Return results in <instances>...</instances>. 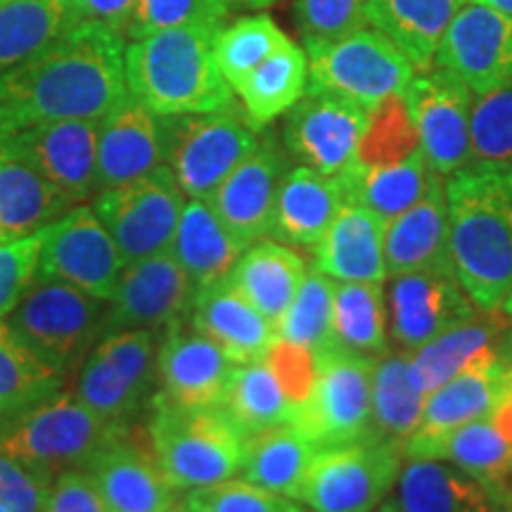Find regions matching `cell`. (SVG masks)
Segmentation results:
<instances>
[{
	"label": "cell",
	"mask_w": 512,
	"mask_h": 512,
	"mask_svg": "<svg viewBox=\"0 0 512 512\" xmlns=\"http://www.w3.org/2000/svg\"><path fill=\"white\" fill-rule=\"evenodd\" d=\"M453 268L479 309L512 292V166L472 162L446 176Z\"/></svg>",
	"instance_id": "7a4b0ae2"
},
{
	"label": "cell",
	"mask_w": 512,
	"mask_h": 512,
	"mask_svg": "<svg viewBox=\"0 0 512 512\" xmlns=\"http://www.w3.org/2000/svg\"><path fill=\"white\" fill-rule=\"evenodd\" d=\"M496 354H498V366H501L505 389L512 394V328L498 339Z\"/></svg>",
	"instance_id": "11a10c76"
},
{
	"label": "cell",
	"mask_w": 512,
	"mask_h": 512,
	"mask_svg": "<svg viewBox=\"0 0 512 512\" xmlns=\"http://www.w3.org/2000/svg\"><path fill=\"white\" fill-rule=\"evenodd\" d=\"M427 394L415 382L408 351H387L373 363V408L366 441L406 446L420 425Z\"/></svg>",
	"instance_id": "e575fe53"
},
{
	"label": "cell",
	"mask_w": 512,
	"mask_h": 512,
	"mask_svg": "<svg viewBox=\"0 0 512 512\" xmlns=\"http://www.w3.org/2000/svg\"><path fill=\"white\" fill-rule=\"evenodd\" d=\"M76 207L19 159L0 157V242L27 238Z\"/></svg>",
	"instance_id": "8d00e7d4"
},
{
	"label": "cell",
	"mask_w": 512,
	"mask_h": 512,
	"mask_svg": "<svg viewBox=\"0 0 512 512\" xmlns=\"http://www.w3.org/2000/svg\"><path fill=\"white\" fill-rule=\"evenodd\" d=\"M505 389L496 347L486 349L475 361L467 363L458 375L427 394L420 425L408 437L403 453L406 458H430L434 446L446 434L489 418Z\"/></svg>",
	"instance_id": "ffe728a7"
},
{
	"label": "cell",
	"mask_w": 512,
	"mask_h": 512,
	"mask_svg": "<svg viewBox=\"0 0 512 512\" xmlns=\"http://www.w3.org/2000/svg\"><path fill=\"white\" fill-rule=\"evenodd\" d=\"M159 136L162 164L185 197L204 202L261 143L259 131L235 102L216 112L159 117Z\"/></svg>",
	"instance_id": "8992f818"
},
{
	"label": "cell",
	"mask_w": 512,
	"mask_h": 512,
	"mask_svg": "<svg viewBox=\"0 0 512 512\" xmlns=\"http://www.w3.org/2000/svg\"><path fill=\"white\" fill-rule=\"evenodd\" d=\"M384 226L387 221L370 209L344 202L313 247V268L342 283H384Z\"/></svg>",
	"instance_id": "4316f807"
},
{
	"label": "cell",
	"mask_w": 512,
	"mask_h": 512,
	"mask_svg": "<svg viewBox=\"0 0 512 512\" xmlns=\"http://www.w3.org/2000/svg\"><path fill=\"white\" fill-rule=\"evenodd\" d=\"M223 408L249 437L292 422L297 403L264 356L259 361L235 366Z\"/></svg>",
	"instance_id": "ab89813d"
},
{
	"label": "cell",
	"mask_w": 512,
	"mask_h": 512,
	"mask_svg": "<svg viewBox=\"0 0 512 512\" xmlns=\"http://www.w3.org/2000/svg\"><path fill=\"white\" fill-rule=\"evenodd\" d=\"M88 475L105 512H166L176 503V489L159 470L152 448L128 437L126 430L93 458Z\"/></svg>",
	"instance_id": "603a6c76"
},
{
	"label": "cell",
	"mask_w": 512,
	"mask_h": 512,
	"mask_svg": "<svg viewBox=\"0 0 512 512\" xmlns=\"http://www.w3.org/2000/svg\"><path fill=\"white\" fill-rule=\"evenodd\" d=\"M342 207L337 176H323L299 164L287 171L278 188L271 235L287 245L313 249Z\"/></svg>",
	"instance_id": "f1b7e54d"
},
{
	"label": "cell",
	"mask_w": 512,
	"mask_h": 512,
	"mask_svg": "<svg viewBox=\"0 0 512 512\" xmlns=\"http://www.w3.org/2000/svg\"><path fill=\"white\" fill-rule=\"evenodd\" d=\"M157 370L162 380L159 399L197 411L223 406L235 363L195 328L185 330L181 320L166 328Z\"/></svg>",
	"instance_id": "44dd1931"
},
{
	"label": "cell",
	"mask_w": 512,
	"mask_h": 512,
	"mask_svg": "<svg viewBox=\"0 0 512 512\" xmlns=\"http://www.w3.org/2000/svg\"><path fill=\"white\" fill-rule=\"evenodd\" d=\"M418 145L439 176L470 164V117L475 93L446 69L418 72L403 93Z\"/></svg>",
	"instance_id": "4fadbf2b"
},
{
	"label": "cell",
	"mask_w": 512,
	"mask_h": 512,
	"mask_svg": "<svg viewBox=\"0 0 512 512\" xmlns=\"http://www.w3.org/2000/svg\"><path fill=\"white\" fill-rule=\"evenodd\" d=\"M434 67L456 74L475 95L512 83V15L463 5L446 29Z\"/></svg>",
	"instance_id": "e0dca14e"
},
{
	"label": "cell",
	"mask_w": 512,
	"mask_h": 512,
	"mask_svg": "<svg viewBox=\"0 0 512 512\" xmlns=\"http://www.w3.org/2000/svg\"><path fill=\"white\" fill-rule=\"evenodd\" d=\"M166 512H190L188 508H185V505L183 503H174V505H171V508L169 510H166Z\"/></svg>",
	"instance_id": "94428289"
},
{
	"label": "cell",
	"mask_w": 512,
	"mask_h": 512,
	"mask_svg": "<svg viewBox=\"0 0 512 512\" xmlns=\"http://www.w3.org/2000/svg\"><path fill=\"white\" fill-rule=\"evenodd\" d=\"M159 166H162L159 117L128 95L119 107L100 119L98 192L136 181Z\"/></svg>",
	"instance_id": "d4e9b609"
},
{
	"label": "cell",
	"mask_w": 512,
	"mask_h": 512,
	"mask_svg": "<svg viewBox=\"0 0 512 512\" xmlns=\"http://www.w3.org/2000/svg\"><path fill=\"white\" fill-rule=\"evenodd\" d=\"M121 432L124 422L102 418L76 394L55 392L0 415V451L50 486L62 472L88 470L93 458Z\"/></svg>",
	"instance_id": "277c9868"
},
{
	"label": "cell",
	"mask_w": 512,
	"mask_h": 512,
	"mask_svg": "<svg viewBox=\"0 0 512 512\" xmlns=\"http://www.w3.org/2000/svg\"><path fill=\"white\" fill-rule=\"evenodd\" d=\"M309 88V57L297 43L287 41L261 62L245 81L235 88L249 124L256 131L273 124L302 100Z\"/></svg>",
	"instance_id": "74e56055"
},
{
	"label": "cell",
	"mask_w": 512,
	"mask_h": 512,
	"mask_svg": "<svg viewBox=\"0 0 512 512\" xmlns=\"http://www.w3.org/2000/svg\"><path fill=\"white\" fill-rule=\"evenodd\" d=\"M228 12H259L271 8L275 0H219Z\"/></svg>",
	"instance_id": "9f6ffc18"
},
{
	"label": "cell",
	"mask_w": 512,
	"mask_h": 512,
	"mask_svg": "<svg viewBox=\"0 0 512 512\" xmlns=\"http://www.w3.org/2000/svg\"><path fill=\"white\" fill-rule=\"evenodd\" d=\"M185 202L181 185L162 164L136 181L98 192L93 209L117 242L124 264H131L169 252Z\"/></svg>",
	"instance_id": "8fae6325"
},
{
	"label": "cell",
	"mask_w": 512,
	"mask_h": 512,
	"mask_svg": "<svg viewBox=\"0 0 512 512\" xmlns=\"http://www.w3.org/2000/svg\"><path fill=\"white\" fill-rule=\"evenodd\" d=\"M183 505L190 512H304L292 498L261 489L242 477L190 489Z\"/></svg>",
	"instance_id": "7dc6e473"
},
{
	"label": "cell",
	"mask_w": 512,
	"mask_h": 512,
	"mask_svg": "<svg viewBox=\"0 0 512 512\" xmlns=\"http://www.w3.org/2000/svg\"><path fill=\"white\" fill-rule=\"evenodd\" d=\"M128 38L98 22H74L0 79V110L15 128L41 121H100L128 98Z\"/></svg>",
	"instance_id": "6da1fadb"
},
{
	"label": "cell",
	"mask_w": 512,
	"mask_h": 512,
	"mask_svg": "<svg viewBox=\"0 0 512 512\" xmlns=\"http://www.w3.org/2000/svg\"><path fill=\"white\" fill-rule=\"evenodd\" d=\"M370 128V112L356 102L306 88L287 112L283 138L299 164L323 176H339L358 157Z\"/></svg>",
	"instance_id": "9a60e30c"
},
{
	"label": "cell",
	"mask_w": 512,
	"mask_h": 512,
	"mask_svg": "<svg viewBox=\"0 0 512 512\" xmlns=\"http://www.w3.org/2000/svg\"><path fill=\"white\" fill-rule=\"evenodd\" d=\"M102 299L60 280H38L10 313V330L34 354L64 373L81 361L100 328Z\"/></svg>",
	"instance_id": "30bf717a"
},
{
	"label": "cell",
	"mask_w": 512,
	"mask_h": 512,
	"mask_svg": "<svg viewBox=\"0 0 512 512\" xmlns=\"http://www.w3.org/2000/svg\"><path fill=\"white\" fill-rule=\"evenodd\" d=\"M48 484L38 482L31 472L0 451V508L5 512H41Z\"/></svg>",
	"instance_id": "816d5d0a"
},
{
	"label": "cell",
	"mask_w": 512,
	"mask_h": 512,
	"mask_svg": "<svg viewBox=\"0 0 512 512\" xmlns=\"http://www.w3.org/2000/svg\"><path fill=\"white\" fill-rule=\"evenodd\" d=\"M62 373L43 363L0 320V415L15 413L60 392Z\"/></svg>",
	"instance_id": "b9f144b4"
},
{
	"label": "cell",
	"mask_w": 512,
	"mask_h": 512,
	"mask_svg": "<svg viewBox=\"0 0 512 512\" xmlns=\"http://www.w3.org/2000/svg\"><path fill=\"white\" fill-rule=\"evenodd\" d=\"M332 299H335V280L311 266L297 297L275 325V335L280 342L309 351V354H318L330 347Z\"/></svg>",
	"instance_id": "ee69618b"
},
{
	"label": "cell",
	"mask_w": 512,
	"mask_h": 512,
	"mask_svg": "<svg viewBox=\"0 0 512 512\" xmlns=\"http://www.w3.org/2000/svg\"><path fill=\"white\" fill-rule=\"evenodd\" d=\"M197 287L174 254L164 252L131 261L121 271L110 316L100 328L155 330L181 323L195 304Z\"/></svg>",
	"instance_id": "ac0fdd59"
},
{
	"label": "cell",
	"mask_w": 512,
	"mask_h": 512,
	"mask_svg": "<svg viewBox=\"0 0 512 512\" xmlns=\"http://www.w3.org/2000/svg\"><path fill=\"white\" fill-rule=\"evenodd\" d=\"M290 41L273 17L256 12L221 27L214 41V55L230 88H238L249 74L266 62L275 50Z\"/></svg>",
	"instance_id": "7bdbcfd3"
},
{
	"label": "cell",
	"mask_w": 512,
	"mask_h": 512,
	"mask_svg": "<svg viewBox=\"0 0 512 512\" xmlns=\"http://www.w3.org/2000/svg\"><path fill=\"white\" fill-rule=\"evenodd\" d=\"M430 458L446 460L477 484H484L512 463V444L496 430L491 418H482L446 434Z\"/></svg>",
	"instance_id": "f6af8a7d"
},
{
	"label": "cell",
	"mask_w": 512,
	"mask_h": 512,
	"mask_svg": "<svg viewBox=\"0 0 512 512\" xmlns=\"http://www.w3.org/2000/svg\"><path fill=\"white\" fill-rule=\"evenodd\" d=\"M46 228L27 238L0 242V320L8 318L38 280Z\"/></svg>",
	"instance_id": "f907efd6"
},
{
	"label": "cell",
	"mask_w": 512,
	"mask_h": 512,
	"mask_svg": "<svg viewBox=\"0 0 512 512\" xmlns=\"http://www.w3.org/2000/svg\"><path fill=\"white\" fill-rule=\"evenodd\" d=\"M306 261L283 242L259 240L235 261L228 283L238 290L268 323L278 325L302 287Z\"/></svg>",
	"instance_id": "1f68e13d"
},
{
	"label": "cell",
	"mask_w": 512,
	"mask_h": 512,
	"mask_svg": "<svg viewBox=\"0 0 512 512\" xmlns=\"http://www.w3.org/2000/svg\"><path fill=\"white\" fill-rule=\"evenodd\" d=\"M228 15L230 12L219 0H138L131 22H128L126 38L136 41V38L155 34V31L195 27V24L223 27V19Z\"/></svg>",
	"instance_id": "c3c4849f"
},
{
	"label": "cell",
	"mask_w": 512,
	"mask_h": 512,
	"mask_svg": "<svg viewBox=\"0 0 512 512\" xmlns=\"http://www.w3.org/2000/svg\"><path fill=\"white\" fill-rule=\"evenodd\" d=\"M406 460L403 446L382 441L323 448L306 472L297 503L311 512H375Z\"/></svg>",
	"instance_id": "9c48e42d"
},
{
	"label": "cell",
	"mask_w": 512,
	"mask_h": 512,
	"mask_svg": "<svg viewBox=\"0 0 512 512\" xmlns=\"http://www.w3.org/2000/svg\"><path fill=\"white\" fill-rule=\"evenodd\" d=\"M482 486L446 460L406 458L377 512H482Z\"/></svg>",
	"instance_id": "4dcf8cb0"
},
{
	"label": "cell",
	"mask_w": 512,
	"mask_h": 512,
	"mask_svg": "<svg viewBox=\"0 0 512 512\" xmlns=\"http://www.w3.org/2000/svg\"><path fill=\"white\" fill-rule=\"evenodd\" d=\"M124 266L117 242L93 207L76 204L46 226L38 280H60L110 302Z\"/></svg>",
	"instance_id": "7c38bea8"
},
{
	"label": "cell",
	"mask_w": 512,
	"mask_h": 512,
	"mask_svg": "<svg viewBox=\"0 0 512 512\" xmlns=\"http://www.w3.org/2000/svg\"><path fill=\"white\" fill-rule=\"evenodd\" d=\"M0 512H5V510H3V508H0Z\"/></svg>",
	"instance_id": "e7e4bbea"
},
{
	"label": "cell",
	"mask_w": 512,
	"mask_h": 512,
	"mask_svg": "<svg viewBox=\"0 0 512 512\" xmlns=\"http://www.w3.org/2000/svg\"><path fill=\"white\" fill-rule=\"evenodd\" d=\"M221 27H176L126 43L128 95L157 117L216 112L233 105L214 41Z\"/></svg>",
	"instance_id": "3957f363"
},
{
	"label": "cell",
	"mask_w": 512,
	"mask_h": 512,
	"mask_svg": "<svg viewBox=\"0 0 512 512\" xmlns=\"http://www.w3.org/2000/svg\"><path fill=\"white\" fill-rule=\"evenodd\" d=\"M100 121H41L12 133L5 157L19 159L72 204L98 192Z\"/></svg>",
	"instance_id": "5bb4252c"
},
{
	"label": "cell",
	"mask_w": 512,
	"mask_h": 512,
	"mask_svg": "<svg viewBox=\"0 0 512 512\" xmlns=\"http://www.w3.org/2000/svg\"><path fill=\"white\" fill-rule=\"evenodd\" d=\"M368 0H294V24L304 43L335 41L368 27Z\"/></svg>",
	"instance_id": "681fc988"
},
{
	"label": "cell",
	"mask_w": 512,
	"mask_h": 512,
	"mask_svg": "<svg viewBox=\"0 0 512 512\" xmlns=\"http://www.w3.org/2000/svg\"><path fill=\"white\" fill-rule=\"evenodd\" d=\"M152 330H112L91 351L79 375L76 396L95 413L124 422L143 401L152 375Z\"/></svg>",
	"instance_id": "2e32d148"
},
{
	"label": "cell",
	"mask_w": 512,
	"mask_h": 512,
	"mask_svg": "<svg viewBox=\"0 0 512 512\" xmlns=\"http://www.w3.org/2000/svg\"><path fill=\"white\" fill-rule=\"evenodd\" d=\"M512 166V83L475 95L470 117V164Z\"/></svg>",
	"instance_id": "bcb514c9"
},
{
	"label": "cell",
	"mask_w": 512,
	"mask_h": 512,
	"mask_svg": "<svg viewBox=\"0 0 512 512\" xmlns=\"http://www.w3.org/2000/svg\"><path fill=\"white\" fill-rule=\"evenodd\" d=\"M434 176L437 171H432L418 145L408 155L387 162H366L356 157L337 176V181L344 202L366 207L380 219L389 221L422 200Z\"/></svg>",
	"instance_id": "83f0119b"
},
{
	"label": "cell",
	"mask_w": 512,
	"mask_h": 512,
	"mask_svg": "<svg viewBox=\"0 0 512 512\" xmlns=\"http://www.w3.org/2000/svg\"><path fill=\"white\" fill-rule=\"evenodd\" d=\"M332 344L373 358L387 354L389 306L384 283H342V280H335Z\"/></svg>",
	"instance_id": "f35d334b"
},
{
	"label": "cell",
	"mask_w": 512,
	"mask_h": 512,
	"mask_svg": "<svg viewBox=\"0 0 512 512\" xmlns=\"http://www.w3.org/2000/svg\"><path fill=\"white\" fill-rule=\"evenodd\" d=\"M138 0H67L76 22H98L126 36Z\"/></svg>",
	"instance_id": "db71d44e"
},
{
	"label": "cell",
	"mask_w": 512,
	"mask_h": 512,
	"mask_svg": "<svg viewBox=\"0 0 512 512\" xmlns=\"http://www.w3.org/2000/svg\"><path fill=\"white\" fill-rule=\"evenodd\" d=\"M482 512H496V510H494V508H491V505H489V503H486V505H484V510H482Z\"/></svg>",
	"instance_id": "6125c7cd"
},
{
	"label": "cell",
	"mask_w": 512,
	"mask_h": 512,
	"mask_svg": "<svg viewBox=\"0 0 512 512\" xmlns=\"http://www.w3.org/2000/svg\"><path fill=\"white\" fill-rule=\"evenodd\" d=\"M389 280V335L408 354L479 311L456 271H420Z\"/></svg>",
	"instance_id": "d6986e66"
},
{
	"label": "cell",
	"mask_w": 512,
	"mask_h": 512,
	"mask_svg": "<svg viewBox=\"0 0 512 512\" xmlns=\"http://www.w3.org/2000/svg\"><path fill=\"white\" fill-rule=\"evenodd\" d=\"M285 174V159L278 145L264 138L207 200L223 226L245 249L271 235L275 197Z\"/></svg>",
	"instance_id": "7402d4cb"
},
{
	"label": "cell",
	"mask_w": 512,
	"mask_h": 512,
	"mask_svg": "<svg viewBox=\"0 0 512 512\" xmlns=\"http://www.w3.org/2000/svg\"><path fill=\"white\" fill-rule=\"evenodd\" d=\"M512 328L501 309H479L456 325L441 332L425 347L411 354V370L415 382L425 394L434 392L453 375H458L467 363H472L482 351L496 347L498 339Z\"/></svg>",
	"instance_id": "d6a6232c"
},
{
	"label": "cell",
	"mask_w": 512,
	"mask_h": 512,
	"mask_svg": "<svg viewBox=\"0 0 512 512\" xmlns=\"http://www.w3.org/2000/svg\"><path fill=\"white\" fill-rule=\"evenodd\" d=\"M501 311L505 313V316H508V320L512 323V292L508 294V297H505V302L501 304Z\"/></svg>",
	"instance_id": "91938a15"
},
{
	"label": "cell",
	"mask_w": 512,
	"mask_h": 512,
	"mask_svg": "<svg viewBox=\"0 0 512 512\" xmlns=\"http://www.w3.org/2000/svg\"><path fill=\"white\" fill-rule=\"evenodd\" d=\"M8 3H15V0H0V5H8Z\"/></svg>",
	"instance_id": "be15d7a7"
},
{
	"label": "cell",
	"mask_w": 512,
	"mask_h": 512,
	"mask_svg": "<svg viewBox=\"0 0 512 512\" xmlns=\"http://www.w3.org/2000/svg\"><path fill=\"white\" fill-rule=\"evenodd\" d=\"M316 453L318 448L292 422L271 427L245 439L240 477L261 489L297 501Z\"/></svg>",
	"instance_id": "d590c367"
},
{
	"label": "cell",
	"mask_w": 512,
	"mask_h": 512,
	"mask_svg": "<svg viewBox=\"0 0 512 512\" xmlns=\"http://www.w3.org/2000/svg\"><path fill=\"white\" fill-rule=\"evenodd\" d=\"M190 323L235 366L264 358L278 339L273 325L228 283V278L197 290Z\"/></svg>",
	"instance_id": "484cf974"
},
{
	"label": "cell",
	"mask_w": 512,
	"mask_h": 512,
	"mask_svg": "<svg viewBox=\"0 0 512 512\" xmlns=\"http://www.w3.org/2000/svg\"><path fill=\"white\" fill-rule=\"evenodd\" d=\"M41 512H105L88 470H67L50 484Z\"/></svg>",
	"instance_id": "f5cc1de1"
},
{
	"label": "cell",
	"mask_w": 512,
	"mask_h": 512,
	"mask_svg": "<svg viewBox=\"0 0 512 512\" xmlns=\"http://www.w3.org/2000/svg\"><path fill=\"white\" fill-rule=\"evenodd\" d=\"M465 0H368L366 24L387 36L415 72H430L446 29Z\"/></svg>",
	"instance_id": "f546056e"
},
{
	"label": "cell",
	"mask_w": 512,
	"mask_h": 512,
	"mask_svg": "<svg viewBox=\"0 0 512 512\" xmlns=\"http://www.w3.org/2000/svg\"><path fill=\"white\" fill-rule=\"evenodd\" d=\"M446 178L434 176L430 190L413 207L384 226L387 278L420 271H456L448 235Z\"/></svg>",
	"instance_id": "cb8c5ba5"
},
{
	"label": "cell",
	"mask_w": 512,
	"mask_h": 512,
	"mask_svg": "<svg viewBox=\"0 0 512 512\" xmlns=\"http://www.w3.org/2000/svg\"><path fill=\"white\" fill-rule=\"evenodd\" d=\"M169 252L200 290L226 280L245 247L230 235L209 202L188 197Z\"/></svg>",
	"instance_id": "836d02e7"
},
{
	"label": "cell",
	"mask_w": 512,
	"mask_h": 512,
	"mask_svg": "<svg viewBox=\"0 0 512 512\" xmlns=\"http://www.w3.org/2000/svg\"><path fill=\"white\" fill-rule=\"evenodd\" d=\"M472 3L486 5V8H494L505 12V15H512V0H472Z\"/></svg>",
	"instance_id": "680465c9"
},
{
	"label": "cell",
	"mask_w": 512,
	"mask_h": 512,
	"mask_svg": "<svg viewBox=\"0 0 512 512\" xmlns=\"http://www.w3.org/2000/svg\"><path fill=\"white\" fill-rule=\"evenodd\" d=\"M245 432L226 408H178L155 399L147 427L152 456L174 489H200L240 475Z\"/></svg>",
	"instance_id": "5b68a950"
},
{
	"label": "cell",
	"mask_w": 512,
	"mask_h": 512,
	"mask_svg": "<svg viewBox=\"0 0 512 512\" xmlns=\"http://www.w3.org/2000/svg\"><path fill=\"white\" fill-rule=\"evenodd\" d=\"M373 356L330 344L313 354L309 392L297 403L292 425L318 451L368 439L373 408Z\"/></svg>",
	"instance_id": "52a82bcc"
},
{
	"label": "cell",
	"mask_w": 512,
	"mask_h": 512,
	"mask_svg": "<svg viewBox=\"0 0 512 512\" xmlns=\"http://www.w3.org/2000/svg\"><path fill=\"white\" fill-rule=\"evenodd\" d=\"M15 131H17V128L8 119V114L0 110V157H5V150H8V143H10L12 133H15Z\"/></svg>",
	"instance_id": "6f0895ef"
},
{
	"label": "cell",
	"mask_w": 512,
	"mask_h": 512,
	"mask_svg": "<svg viewBox=\"0 0 512 512\" xmlns=\"http://www.w3.org/2000/svg\"><path fill=\"white\" fill-rule=\"evenodd\" d=\"M309 88L351 100L368 112L401 98L418 74L406 55L373 27H361L335 41L304 43Z\"/></svg>",
	"instance_id": "ba28073f"
},
{
	"label": "cell",
	"mask_w": 512,
	"mask_h": 512,
	"mask_svg": "<svg viewBox=\"0 0 512 512\" xmlns=\"http://www.w3.org/2000/svg\"><path fill=\"white\" fill-rule=\"evenodd\" d=\"M74 22L67 0H15L0 5V79Z\"/></svg>",
	"instance_id": "60d3db41"
}]
</instances>
